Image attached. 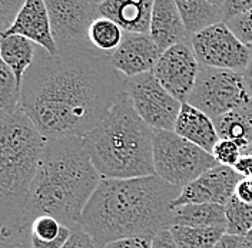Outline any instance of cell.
Listing matches in <instances>:
<instances>
[{
  "mask_svg": "<svg viewBox=\"0 0 252 248\" xmlns=\"http://www.w3.org/2000/svg\"><path fill=\"white\" fill-rule=\"evenodd\" d=\"M126 76L110 53L91 43L59 47L56 55L37 46L20 88V106L46 140L83 137L125 92Z\"/></svg>",
  "mask_w": 252,
  "mask_h": 248,
  "instance_id": "6da1fadb",
  "label": "cell"
},
{
  "mask_svg": "<svg viewBox=\"0 0 252 248\" xmlns=\"http://www.w3.org/2000/svg\"><path fill=\"white\" fill-rule=\"evenodd\" d=\"M181 189L158 175L102 178L83 208L80 228L100 247L132 237L152 240L171 227V204Z\"/></svg>",
  "mask_w": 252,
  "mask_h": 248,
  "instance_id": "7a4b0ae2",
  "label": "cell"
},
{
  "mask_svg": "<svg viewBox=\"0 0 252 248\" xmlns=\"http://www.w3.org/2000/svg\"><path fill=\"white\" fill-rule=\"evenodd\" d=\"M102 181L82 137L47 140L26 204L20 243L39 215L58 218L66 227L80 228L83 208Z\"/></svg>",
  "mask_w": 252,
  "mask_h": 248,
  "instance_id": "3957f363",
  "label": "cell"
},
{
  "mask_svg": "<svg viewBox=\"0 0 252 248\" xmlns=\"http://www.w3.org/2000/svg\"><path fill=\"white\" fill-rule=\"evenodd\" d=\"M46 142L20 105L0 109V225L9 241L20 243L32 182Z\"/></svg>",
  "mask_w": 252,
  "mask_h": 248,
  "instance_id": "277c9868",
  "label": "cell"
},
{
  "mask_svg": "<svg viewBox=\"0 0 252 248\" xmlns=\"http://www.w3.org/2000/svg\"><path fill=\"white\" fill-rule=\"evenodd\" d=\"M82 138L102 178L125 179L155 175V129L138 115L126 92Z\"/></svg>",
  "mask_w": 252,
  "mask_h": 248,
  "instance_id": "5b68a950",
  "label": "cell"
},
{
  "mask_svg": "<svg viewBox=\"0 0 252 248\" xmlns=\"http://www.w3.org/2000/svg\"><path fill=\"white\" fill-rule=\"evenodd\" d=\"M217 165L218 162L211 152L175 131L155 129L154 167L155 175L163 181L184 188Z\"/></svg>",
  "mask_w": 252,
  "mask_h": 248,
  "instance_id": "8992f818",
  "label": "cell"
},
{
  "mask_svg": "<svg viewBox=\"0 0 252 248\" xmlns=\"http://www.w3.org/2000/svg\"><path fill=\"white\" fill-rule=\"evenodd\" d=\"M252 101L241 72L202 66L188 96V104L204 110L212 119Z\"/></svg>",
  "mask_w": 252,
  "mask_h": 248,
  "instance_id": "52a82bcc",
  "label": "cell"
},
{
  "mask_svg": "<svg viewBox=\"0 0 252 248\" xmlns=\"http://www.w3.org/2000/svg\"><path fill=\"white\" fill-rule=\"evenodd\" d=\"M190 45L202 66L242 73L251 61V46L239 40L223 20L193 33L190 36Z\"/></svg>",
  "mask_w": 252,
  "mask_h": 248,
  "instance_id": "ba28073f",
  "label": "cell"
},
{
  "mask_svg": "<svg viewBox=\"0 0 252 248\" xmlns=\"http://www.w3.org/2000/svg\"><path fill=\"white\" fill-rule=\"evenodd\" d=\"M125 92L138 115L149 126L173 131L182 102L162 86L154 72L126 78Z\"/></svg>",
  "mask_w": 252,
  "mask_h": 248,
  "instance_id": "9c48e42d",
  "label": "cell"
},
{
  "mask_svg": "<svg viewBox=\"0 0 252 248\" xmlns=\"http://www.w3.org/2000/svg\"><path fill=\"white\" fill-rule=\"evenodd\" d=\"M53 39L59 47L89 43L88 32L99 16L92 0H45Z\"/></svg>",
  "mask_w": 252,
  "mask_h": 248,
  "instance_id": "30bf717a",
  "label": "cell"
},
{
  "mask_svg": "<svg viewBox=\"0 0 252 248\" xmlns=\"http://www.w3.org/2000/svg\"><path fill=\"white\" fill-rule=\"evenodd\" d=\"M199 68L190 39H187L162 52L154 73L168 92L181 102H187L195 86Z\"/></svg>",
  "mask_w": 252,
  "mask_h": 248,
  "instance_id": "8fae6325",
  "label": "cell"
},
{
  "mask_svg": "<svg viewBox=\"0 0 252 248\" xmlns=\"http://www.w3.org/2000/svg\"><path fill=\"white\" fill-rule=\"evenodd\" d=\"M242 178L244 177L238 174L234 167L218 164L184 186L178 198H175L171 204V210L188 204L212 202L225 205L235 195L236 186Z\"/></svg>",
  "mask_w": 252,
  "mask_h": 248,
  "instance_id": "7c38bea8",
  "label": "cell"
},
{
  "mask_svg": "<svg viewBox=\"0 0 252 248\" xmlns=\"http://www.w3.org/2000/svg\"><path fill=\"white\" fill-rule=\"evenodd\" d=\"M162 50L148 33L125 32L121 45L110 53V62L126 78L154 72Z\"/></svg>",
  "mask_w": 252,
  "mask_h": 248,
  "instance_id": "4fadbf2b",
  "label": "cell"
},
{
  "mask_svg": "<svg viewBox=\"0 0 252 248\" xmlns=\"http://www.w3.org/2000/svg\"><path fill=\"white\" fill-rule=\"evenodd\" d=\"M0 35L25 36L52 55H56L59 50L52 35L50 17L45 0H26L12 26Z\"/></svg>",
  "mask_w": 252,
  "mask_h": 248,
  "instance_id": "5bb4252c",
  "label": "cell"
},
{
  "mask_svg": "<svg viewBox=\"0 0 252 248\" xmlns=\"http://www.w3.org/2000/svg\"><path fill=\"white\" fill-rule=\"evenodd\" d=\"M149 35L163 52L182 40L190 39L175 0H155L152 7Z\"/></svg>",
  "mask_w": 252,
  "mask_h": 248,
  "instance_id": "9a60e30c",
  "label": "cell"
},
{
  "mask_svg": "<svg viewBox=\"0 0 252 248\" xmlns=\"http://www.w3.org/2000/svg\"><path fill=\"white\" fill-rule=\"evenodd\" d=\"M155 0H103L97 4L100 16L116 22L125 32H151L152 7Z\"/></svg>",
  "mask_w": 252,
  "mask_h": 248,
  "instance_id": "2e32d148",
  "label": "cell"
},
{
  "mask_svg": "<svg viewBox=\"0 0 252 248\" xmlns=\"http://www.w3.org/2000/svg\"><path fill=\"white\" fill-rule=\"evenodd\" d=\"M173 131L208 152H212L215 143L220 141L214 119L188 102H182Z\"/></svg>",
  "mask_w": 252,
  "mask_h": 248,
  "instance_id": "e0dca14e",
  "label": "cell"
},
{
  "mask_svg": "<svg viewBox=\"0 0 252 248\" xmlns=\"http://www.w3.org/2000/svg\"><path fill=\"white\" fill-rule=\"evenodd\" d=\"M171 225H188L204 228H226L225 205L222 204H188L171 210Z\"/></svg>",
  "mask_w": 252,
  "mask_h": 248,
  "instance_id": "ac0fdd59",
  "label": "cell"
},
{
  "mask_svg": "<svg viewBox=\"0 0 252 248\" xmlns=\"http://www.w3.org/2000/svg\"><path fill=\"white\" fill-rule=\"evenodd\" d=\"M72 231V228L66 227L58 218L39 215L31 222L23 244L26 248H62Z\"/></svg>",
  "mask_w": 252,
  "mask_h": 248,
  "instance_id": "d6986e66",
  "label": "cell"
},
{
  "mask_svg": "<svg viewBox=\"0 0 252 248\" xmlns=\"http://www.w3.org/2000/svg\"><path fill=\"white\" fill-rule=\"evenodd\" d=\"M220 138L235 141L247 151L252 143V101L214 119Z\"/></svg>",
  "mask_w": 252,
  "mask_h": 248,
  "instance_id": "ffe728a7",
  "label": "cell"
},
{
  "mask_svg": "<svg viewBox=\"0 0 252 248\" xmlns=\"http://www.w3.org/2000/svg\"><path fill=\"white\" fill-rule=\"evenodd\" d=\"M37 45L20 35H0V53L4 62L15 72L17 83L22 88L23 76L32 66Z\"/></svg>",
  "mask_w": 252,
  "mask_h": 248,
  "instance_id": "44dd1931",
  "label": "cell"
},
{
  "mask_svg": "<svg viewBox=\"0 0 252 248\" xmlns=\"http://www.w3.org/2000/svg\"><path fill=\"white\" fill-rule=\"evenodd\" d=\"M175 3L190 35L223 20L220 6L209 0H175Z\"/></svg>",
  "mask_w": 252,
  "mask_h": 248,
  "instance_id": "7402d4cb",
  "label": "cell"
},
{
  "mask_svg": "<svg viewBox=\"0 0 252 248\" xmlns=\"http://www.w3.org/2000/svg\"><path fill=\"white\" fill-rule=\"evenodd\" d=\"M124 35H125V31L116 22H113L106 16L99 15L89 28L88 39H89V43L96 49L112 53L121 45Z\"/></svg>",
  "mask_w": 252,
  "mask_h": 248,
  "instance_id": "603a6c76",
  "label": "cell"
},
{
  "mask_svg": "<svg viewBox=\"0 0 252 248\" xmlns=\"http://www.w3.org/2000/svg\"><path fill=\"white\" fill-rule=\"evenodd\" d=\"M173 240L179 248H212L225 234L218 228L188 227V225H171Z\"/></svg>",
  "mask_w": 252,
  "mask_h": 248,
  "instance_id": "cb8c5ba5",
  "label": "cell"
},
{
  "mask_svg": "<svg viewBox=\"0 0 252 248\" xmlns=\"http://www.w3.org/2000/svg\"><path fill=\"white\" fill-rule=\"evenodd\" d=\"M226 228L225 233L234 235H247L252 230V204L241 201L234 195L225 204Z\"/></svg>",
  "mask_w": 252,
  "mask_h": 248,
  "instance_id": "d4e9b609",
  "label": "cell"
},
{
  "mask_svg": "<svg viewBox=\"0 0 252 248\" xmlns=\"http://www.w3.org/2000/svg\"><path fill=\"white\" fill-rule=\"evenodd\" d=\"M20 105V85L15 72L4 62L0 53V109L13 110Z\"/></svg>",
  "mask_w": 252,
  "mask_h": 248,
  "instance_id": "484cf974",
  "label": "cell"
},
{
  "mask_svg": "<svg viewBox=\"0 0 252 248\" xmlns=\"http://www.w3.org/2000/svg\"><path fill=\"white\" fill-rule=\"evenodd\" d=\"M242 152H244L242 148L236 143L235 141L220 138L211 154L214 155V158L217 159V162L220 165L234 167L242 155Z\"/></svg>",
  "mask_w": 252,
  "mask_h": 248,
  "instance_id": "4316f807",
  "label": "cell"
},
{
  "mask_svg": "<svg viewBox=\"0 0 252 248\" xmlns=\"http://www.w3.org/2000/svg\"><path fill=\"white\" fill-rule=\"evenodd\" d=\"M223 22L231 28V31L235 33L239 40H242L248 46H252V9Z\"/></svg>",
  "mask_w": 252,
  "mask_h": 248,
  "instance_id": "83f0119b",
  "label": "cell"
},
{
  "mask_svg": "<svg viewBox=\"0 0 252 248\" xmlns=\"http://www.w3.org/2000/svg\"><path fill=\"white\" fill-rule=\"evenodd\" d=\"M26 0H0V33L7 31L15 22Z\"/></svg>",
  "mask_w": 252,
  "mask_h": 248,
  "instance_id": "f1b7e54d",
  "label": "cell"
},
{
  "mask_svg": "<svg viewBox=\"0 0 252 248\" xmlns=\"http://www.w3.org/2000/svg\"><path fill=\"white\" fill-rule=\"evenodd\" d=\"M62 248H103L100 247L94 238L83 231L82 228H76L72 231V235L66 241V244Z\"/></svg>",
  "mask_w": 252,
  "mask_h": 248,
  "instance_id": "f546056e",
  "label": "cell"
},
{
  "mask_svg": "<svg viewBox=\"0 0 252 248\" xmlns=\"http://www.w3.org/2000/svg\"><path fill=\"white\" fill-rule=\"evenodd\" d=\"M252 9V0H223L222 6H220V12H222V19L228 20L234 16L239 15L242 12L251 10Z\"/></svg>",
  "mask_w": 252,
  "mask_h": 248,
  "instance_id": "4dcf8cb0",
  "label": "cell"
},
{
  "mask_svg": "<svg viewBox=\"0 0 252 248\" xmlns=\"http://www.w3.org/2000/svg\"><path fill=\"white\" fill-rule=\"evenodd\" d=\"M152 240L142 238V237H132V238H122L110 241L103 248H151Z\"/></svg>",
  "mask_w": 252,
  "mask_h": 248,
  "instance_id": "1f68e13d",
  "label": "cell"
},
{
  "mask_svg": "<svg viewBox=\"0 0 252 248\" xmlns=\"http://www.w3.org/2000/svg\"><path fill=\"white\" fill-rule=\"evenodd\" d=\"M151 248H179L176 246L175 240H173L172 233L169 228L160 230L159 233L155 234V237L152 238V246Z\"/></svg>",
  "mask_w": 252,
  "mask_h": 248,
  "instance_id": "d6a6232c",
  "label": "cell"
},
{
  "mask_svg": "<svg viewBox=\"0 0 252 248\" xmlns=\"http://www.w3.org/2000/svg\"><path fill=\"white\" fill-rule=\"evenodd\" d=\"M234 168L238 174H241L244 178L252 177V149H247L242 152L241 158L238 159Z\"/></svg>",
  "mask_w": 252,
  "mask_h": 248,
  "instance_id": "836d02e7",
  "label": "cell"
},
{
  "mask_svg": "<svg viewBox=\"0 0 252 248\" xmlns=\"http://www.w3.org/2000/svg\"><path fill=\"white\" fill-rule=\"evenodd\" d=\"M212 248H244V235L225 233Z\"/></svg>",
  "mask_w": 252,
  "mask_h": 248,
  "instance_id": "e575fe53",
  "label": "cell"
},
{
  "mask_svg": "<svg viewBox=\"0 0 252 248\" xmlns=\"http://www.w3.org/2000/svg\"><path fill=\"white\" fill-rule=\"evenodd\" d=\"M235 195L244 202L252 204V182L250 178H242L236 186Z\"/></svg>",
  "mask_w": 252,
  "mask_h": 248,
  "instance_id": "d590c367",
  "label": "cell"
},
{
  "mask_svg": "<svg viewBox=\"0 0 252 248\" xmlns=\"http://www.w3.org/2000/svg\"><path fill=\"white\" fill-rule=\"evenodd\" d=\"M252 50V46H251ZM242 76H244V83H245V88H247V92L250 95V98L252 99V53H251V61L248 63L247 69L242 72Z\"/></svg>",
  "mask_w": 252,
  "mask_h": 248,
  "instance_id": "8d00e7d4",
  "label": "cell"
},
{
  "mask_svg": "<svg viewBox=\"0 0 252 248\" xmlns=\"http://www.w3.org/2000/svg\"><path fill=\"white\" fill-rule=\"evenodd\" d=\"M0 248H26V246L19 241H0Z\"/></svg>",
  "mask_w": 252,
  "mask_h": 248,
  "instance_id": "74e56055",
  "label": "cell"
},
{
  "mask_svg": "<svg viewBox=\"0 0 252 248\" xmlns=\"http://www.w3.org/2000/svg\"><path fill=\"white\" fill-rule=\"evenodd\" d=\"M0 241H9V238L6 237V234H4V231H3L1 225H0Z\"/></svg>",
  "mask_w": 252,
  "mask_h": 248,
  "instance_id": "f35d334b",
  "label": "cell"
},
{
  "mask_svg": "<svg viewBox=\"0 0 252 248\" xmlns=\"http://www.w3.org/2000/svg\"><path fill=\"white\" fill-rule=\"evenodd\" d=\"M211 3H214V4H217V6H222V3H223V0H209Z\"/></svg>",
  "mask_w": 252,
  "mask_h": 248,
  "instance_id": "ab89813d",
  "label": "cell"
},
{
  "mask_svg": "<svg viewBox=\"0 0 252 248\" xmlns=\"http://www.w3.org/2000/svg\"><path fill=\"white\" fill-rule=\"evenodd\" d=\"M92 1H94V3H96V4H100V3H102V1H103V0H92Z\"/></svg>",
  "mask_w": 252,
  "mask_h": 248,
  "instance_id": "60d3db41",
  "label": "cell"
},
{
  "mask_svg": "<svg viewBox=\"0 0 252 248\" xmlns=\"http://www.w3.org/2000/svg\"><path fill=\"white\" fill-rule=\"evenodd\" d=\"M248 149H252V143H251V145H250V148H248Z\"/></svg>",
  "mask_w": 252,
  "mask_h": 248,
  "instance_id": "b9f144b4",
  "label": "cell"
},
{
  "mask_svg": "<svg viewBox=\"0 0 252 248\" xmlns=\"http://www.w3.org/2000/svg\"><path fill=\"white\" fill-rule=\"evenodd\" d=\"M250 179H251V182H252V177H250Z\"/></svg>",
  "mask_w": 252,
  "mask_h": 248,
  "instance_id": "7bdbcfd3",
  "label": "cell"
},
{
  "mask_svg": "<svg viewBox=\"0 0 252 248\" xmlns=\"http://www.w3.org/2000/svg\"><path fill=\"white\" fill-rule=\"evenodd\" d=\"M250 234H252V230H251V233H250Z\"/></svg>",
  "mask_w": 252,
  "mask_h": 248,
  "instance_id": "ee69618b",
  "label": "cell"
}]
</instances>
